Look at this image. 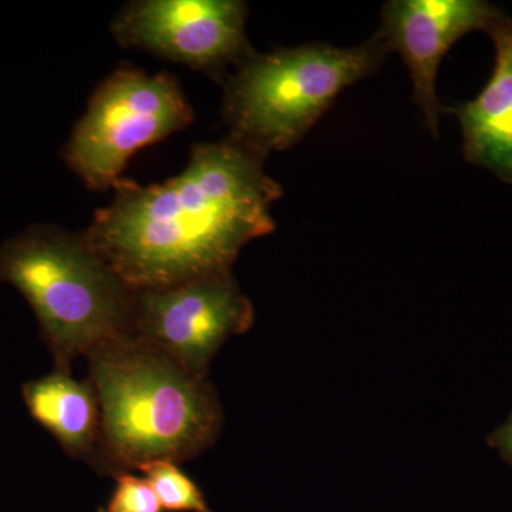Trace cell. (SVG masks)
<instances>
[{"mask_svg":"<svg viewBox=\"0 0 512 512\" xmlns=\"http://www.w3.org/2000/svg\"><path fill=\"white\" fill-rule=\"evenodd\" d=\"M264 160L229 136L197 144L183 173L164 183L121 178L84 238L133 291L231 272L245 245L276 228L282 187Z\"/></svg>","mask_w":512,"mask_h":512,"instance_id":"6da1fadb","label":"cell"},{"mask_svg":"<svg viewBox=\"0 0 512 512\" xmlns=\"http://www.w3.org/2000/svg\"><path fill=\"white\" fill-rule=\"evenodd\" d=\"M87 359L107 470L120 474L153 461L181 463L217 440L222 410L205 377L191 375L133 335L104 343Z\"/></svg>","mask_w":512,"mask_h":512,"instance_id":"7a4b0ae2","label":"cell"},{"mask_svg":"<svg viewBox=\"0 0 512 512\" xmlns=\"http://www.w3.org/2000/svg\"><path fill=\"white\" fill-rule=\"evenodd\" d=\"M0 282L25 296L59 370L69 372L74 357L131 335L136 291L83 232L32 225L10 238L0 247Z\"/></svg>","mask_w":512,"mask_h":512,"instance_id":"3957f363","label":"cell"},{"mask_svg":"<svg viewBox=\"0 0 512 512\" xmlns=\"http://www.w3.org/2000/svg\"><path fill=\"white\" fill-rule=\"evenodd\" d=\"M389 53L379 32L349 49L311 43L255 52L225 83L222 114L229 137L264 157L288 150L343 90L375 73Z\"/></svg>","mask_w":512,"mask_h":512,"instance_id":"277c9868","label":"cell"},{"mask_svg":"<svg viewBox=\"0 0 512 512\" xmlns=\"http://www.w3.org/2000/svg\"><path fill=\"white\" fill-rule=\"evenodd\" d=\"M194 111L175 77L121 66L97 87L63 151L89 190L114 188L141 148L184 130Z\"/></svg>","mask_w":512,"mask_h":512,"instance_id":"5b68a950","label":"cell"},{"mask_svg":"<svg viewBox=\"0 0 512 512\" xmlns=\"http://www.w3.org/2000/svg\"><path fill=\"white\" fill-rule=\"evenodd\" d=\"M255 312L232 272L136 291L131 335L191 375L205 377L227 340L251 329Z\"/></svg>","mask_w":512,"mask_h":512,"instance_id":"8992f818","label":"cell"},{"mask_svg":"<svg viewBox=\"0 0 512 512\" xmlns=\"http://www.w3.org/2000/svg\"><path fill=\"white\" fill-rule=\"evenodd\" d=\"M247 3L239 0H138L111 25L117 42L220 79L255 50L245 35Z\"/></svg>","mask_w":512,"mask_h":512,"instance_id":"52a82bcc","label":"cell"},{"mask_svg":"<svg viewBox=\"0 0 512 512\" xmlns=\"http://www.w3.org/2000/svg\"><path fill=\"white\" fill-rule=\"evenodd\" d=\"M503 13L481 0H392L383 6L380 36L406 63L413 100L434 137L443 111L436 92L441 60L461 37L487 32Z\"/></svg>","mask_w":512,"mask_h":512,"instance_id":"ba28073f","label":"cell"},{"mask_svg":"<svg viewBox=\"0 0 512 512\" xmlns=\"http://www.w3.org/2000/svg\"><path fill=\"white\" fill-rule=\"evenodd\" d=\"M495 49L490 80L476 99L457 104L467 163L512 185V19L500 16L487 30Z\"/></svg>","mask_w":512,"mask_h":512,"instance_id":"9c48e42d","label":"cell"},{"mask_svg":"<svg viewBox=\"0 0 512 512\" xmlns=\"http://www.w3.org/2000/svg\"><path fill=\"white\" fill-rule=\"evenodd\" d=\"M22 396L32 419L45 427L67 454L90 458L100 451V406L92 383L77 382L69 372L57 369L23 384Z\"/></svg>","mask_w":512,"mask_h":512,"instance_id":"30bf717a","label":"cell"},{"mask_svg":"<svg viewBox=\"0 0 512 512\" xmlns=\"http://www.w3.org/2000/svg\"><path fill=\"white\" fill-rule=\"evenodd\" d=\"M168 511L212 512L200 488L171 461H153L138 468Z\"/></svg>","mask_w":512,"mask_h":512,"instance_id":"8fae6325","label":"cell"},{"mask_svg":"<svg viewBox=\"0 0 512 512\" xmlns=\"http://www.w3.org/2000/svg\"><path fill=\"white\" fill-rule=\"evenodd\" d=\"M153 487L146 480L130 473L117 476L116 490L111 495L109 504L99 512H161Z\"/></svg>","mask_w":512,"mask_h":512,"instance_id":"7c38bea8","label":"cell"},{"mask_svg":"<svg viewBox=\"0 0 512 512\" xmlns=\"http://www.w3.org/2000/svg\"><path fill=\"white\" fill-rule=\"evenodd\" d=\"M487 443L500 454L508 466L512 467V412L508 419L488 436Z\"/></svg>","mask_w":512,"mask_h":512,"instance_id":"4fadbf2b","label":"cell"}]
</instances>
